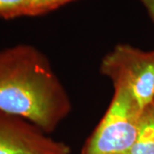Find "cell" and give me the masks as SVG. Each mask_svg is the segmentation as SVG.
<instances>
[{"label":"cell","mask_w":154,"mask_h":154,"mask_svg":"<svg viewBox=\"0 0 154 154\" xmlns=\"http://www.w3.org/2000/svg\"><path fill=\"white\" fill-rule=\"evenodd\" d=\"M0 110L30 122L43 132L55 129L70 101L49 62L33 45L0 51Z\"/></svg>","instance_id":"6da1fadb"},{"label":"cell","mask_w":154,"mask_h":154,"mask_svg":"<svg viewBox=\"0 0 154 154\" xmlns=\"http://www.w3.org/2000/svg\"><path fill=\"white\" fill-rule=\"evenodd\" d=\"M142 111L127 90L115 88L110 107L83 154H128L137 137Z\"/></svg>","instance_id":"7a4b0ae2"},{"label":"cell","mask_w":154,"mask_h":154,"mask_svg":"<svg viewBox=\"0 0 154 154\" xmlns=\"http://www.w3.org/2000/svg\"><path fill=\"white\" fill-rule=\"evenodd\" d=\"M102 73L127 90L142 110L154 104V51L118 45L105 56Z\"/></svg>","instance_id":"3957f363"},{"label":"cell","mask_w":154,"mask_h":154,"mask_svg":"<svg viewBox=\"0 0 154 154\" xmlns=\"http://www.w3.org/2000/svg\"><path fill=\"white\" fill-rule=\"evenodd\" d=\"M64 144L47 137L30 122L0 110V154H69Z\"/></svg>","instance_id":"277c9868"},{"label":"cell","mask_w":154,"mask_h":154,"mask_svg":"<svg viewBox=\"0 0 154 154\" xmlns=\"http://www.w3.org/2000/svg\"><path fill=\"white\" fill-rule=\"evenodd\" d=\"M128 154H154V104L142 111L137 137Z\"/></svg>","instance_id":"5b68a950"},{"label":"cell","mask_w":154,"mask_h":154,"mask_svg":"<svg viewBox=\"0 0 154 154\" xmlns=\"http://www.w3.org/2000/svg\"><path fill=\"white\" fill-rule=\"evenodd\" d=\"M73 0H27L26 17H37L54 11Z\"/></svg>","instance_id":"8992f818"},{"label":"cell","mask_w":154,"mask_h":154,"mask_svg":"<svg viewBox=\"0 0 154 154\" xmlns=\"http://www.w3.org/2000/svg\"><path fill=\"white\" fill-rule=\"evenodd\" d=\"M27 0H0V19L26 17Z\"/></svg>","instance_id":"52a82bcc"},{"label":"cell","mask_w":154,"mask_h":154,"mask_svg":"<svg viewBox=\"0 0 154 154\" xmlns=\"http://www.w3.org/2000/svg\"><path fill=\"white\" fill-rule=\"evenodd\" d=\"M140 1L145 6L146 11H148L150 17L154 22V0H140Z\"/></svg>","instance_id":"ba28073f"}]
</instances>
